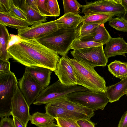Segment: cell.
Returning <instances> with one entry per match:
<instances>
[{
	"mask_svg": "<svg viewBox=\"0 0 127 127\" xmlns=\"http://www.w3.org/2000/svg\"><path fill=\"white\" fill-rule=\"evenodd\" d=\"M123 18L127 22V10H126Z\"/></svg>",
	"mask_w": 127,
	"mask_h": 127,
	"instance_id": "43",
	"label": "cell"
},
{
	"mask_svg": "<svg viewBox=\"0 0 127 127\" xmlns=\"http://www.w3.org/2000/svg\"><path fill=\"white\" fill-rule=\"evenodd\" d=\"M9 9L8 12L13 16L25 20H27L25 14L14 4L13 0H9Z\"/></svg>",
	"mask_w": 127,
	"mask_h": 127,
	"instance_id": "29",
	"label": "cell"
},
{
	"mask_svg": "<svg viewBox=\"0 0 127 127\" xmlns=\"http://www.w3.org/2000/svg\"><path fill=\"white\" fill-rule=\"evenodd\" d=\"M10 38L8 43L7 49L13 45L18 44L24 40V39L18 35L10 34Z\"/></svg>",
	"mask_w": 127,
	"mask_h": 127,
	"instance_id": "36",
	"label": "cell"
},
{
	"mask_svg": "<svg viewBox=\"0 0 127 127\" xmlns=\"http://www.w3.org/2000/svg\"><path fill=\"white\" fill-rule=\"evenodd\" d=\"M38 9L40 14L46 17H52L48 9L47 0H37Z\"/></svg>",
	"mask_w": 127,
	"mask_h": 127,
	"instance_id": "32",
	"label": "cell"
},
{
	"mask_svg": "<svg viewBox=\"0 0 127 127\" xmlns=\"http://www.w3.org/2000/svg\"><path fill=\"white\" fill-rule=\"evenodd\" d=\"M76 122L80 127H95L94 123L89 119L80 120Z\"/></svg>",
	"mask_w": 127,
	"mask_h": 127,
	"instance_id": "38",
	"label": "cell"
},
{
	"mask_svg": "<svg viewBox=\"0 0 127 127\" xmlns=\"http://www.w3.org/2000/svg\"><path fill=\"white\" fill-rule=\"evenodd\" d=\"M77 29H59L50 34L37 40L62 57L67 56L73 42L77 38Z\"/></svg>",
	"mask_w": 127,
	"mask_h": 127,
	"instance_id": "3",
	"label": "cell"
},
{
	"mask_svg": "<svg viewBox=\"0 0 127 127\" xmlns=\"http://www.w3.org/2000/svg\"><path fill=\"white\" fill-rule=\"evenodd\" d=\"M122 3L125 10H127V0H122Z\"/></svg>",
	"mask_w": 127,
	"mask_h": 127,
	"instance_id": "42",
	"label": "cell"
},
{
	"mask_svg": "<svg viewBox=\"0 0 127 127\" xmlns=\"http://www.w3.org/2000/svg\"><path fill=\"white\" fill-rule=\"evenodd\" d=\"M105 45L104 51L108 59L111 57L118 55L126 56L125 54L127 53V43L123 38L111 37Z\"/></svg>",
	"mask_w": 127,
	"mask_h": 127,
	"instance_id": "15",
	"label": "cell"
},
{
	"mask_svg": "<svg viewBox=\"0 0 127 127\" xmlns=\"http://www.w3.org/2000/svg\"><path fill=\"white\" fill-rule=\"evenodd\" d=\"M70 60L74 68L77 85L96 92L106 93L105 81L95 71L94 67L74 59H70Z\"/></svg>",
	"mask_w": 127,
	"mask_h": 127,
	"instance_id": "2",
	"label": "cell"
},
{
	"mask_svg": "<svg viewBox=\"0 0 127 127\" xmlns=\"http://www.w3.org/2000/svg\"><path fill=\"white\" fill-rule=\"evenodd\" d=\"M29 109L30 106L18 86L12 99L11 115L18 119L25 127H27L31 116Z\"/></svg>",
	"mask_w": 127,
	"mask_h": 127,
	"instance_id": "10",
	"label": "cell"
},
{
	"mask_svg": "<svg viewBox=\"0 0 127 127\" xmlns=\"http://www.w3.org/2000/svg\"><path fill=\"white\" fill-rule=\"evenodd\" d=\"M118 127H127V111L122 116Z\"/></svg>",
	"mask_w": 127,
	"mask_h": 127,
	"instance_id": "40",
	"label": "cell"
},
{
	"mask_svg": "<svg viewBox=\"0 0 127 127\" xmlns=\"http://www.w3.org/2000/svg\"><path fill=\"white\" fill-rule=\"evenodd\" d=\"M122 0H100L86 2L81 5V13L85 15L99 13H107L123 18L126 10L122 4Z\"/></svg>",
	"mask_w": 127,
	"mask_h": 127,
	"instance_id": "7",
	"label": "cell"
},
{
	"mask_svg": "<svg viewBox=\"0 0 127 127\" xmlns=\"http://www.w3.org/2000/svg\"><path fill=\"white\" fill-rule=\"evenodd\" d=\"M15 127H25L21 122L13 116H12Z\"/></svg>",
	"mask_w": 127,
	"mask_h": 127,
	"instance_id": "41",
	"label": "cell"
},
{
	"mask_svg": "<svg viewBox=\"0 0 127 127\" xmlns=\"http://www.w3.org/2000/svg\"><path fill=\"white\" fill-rule=\"evenodd\" d=\"M11 58L26 66H40L56 69L60 57L56 52L36 40H24L8 49Z\"/></svg>",
	"mask_w": 127,
	"mask_h": 127,
	"instance_id": "1",
	"label": "cell"
},
{
	"mask_svg": "<svg viewBox=\"0 0 127 127\" xmlns=\"http://www.w3.org/2000/svg\"><path fill=\"white\" fill-rule=\"evenodd\" d=\"M15 4L20 8L26 15L30 26L44 22L47 17L42 15L30 5L29 0H13Z\"/></svg>",
	"mask_w": 127,
	"mask_h": 127,
	"instance_id": "14",
	"label": "cell"
},
{
	"mask_svg": "<svg viewBox=\"0 0 127 127\" xmlns=\"http://www.w3.org/2000/svg\"><path fill=\"white\" fill-rule=\"evenodd\" d=\"M45 107L46 113L54 118L71 119L76 121L90 118L86 115L71 111L63 107L47 104Z\"/></svg>",
	"mask_w": 127,
	"mask_h": 127,
	"instance_id": "13",
	"label": "cell"
},
{
	"mask_svg": "<svg viewBox=\"0 0 127 127\" xmlns=\"http://www.w3.org/2000/svg\"><path fill=\"white\" fill-rule=\"evenodd\" d=\"M103 45L74 50L70 51V54L76 60L92 67H105L108 62L104 53Z\"/></svg>",
	"mask_w": 127,
	"mask_h": 127,
	"instance_id": "8",
	"label": "cell"
},
{
	"mask_svg": "<svg viewBox=\"0 0 127 127\" xmlns=\"http://www.w3.org/2000/svg\"><path fill=\"white\" fill-rule=\"evenodd\" d=\"M82 16L71 13L65 14L55 20L59 29H77L83 21Z\"/></svg>",
	"mask_w": 127,
	"mask_h": 127,
	"instance_id": "20",
	"label": "cell"
},
{
	"mask_svg": "<svg viewBox=\"0 0 127 127\" xmlns=\"http://www.w3.org/2000/svg\"><path fill=\"white\" fill-rule=\"evenodd\" d=\"M10 38L6 26L0 24V59L8 61L11 58L7 49Z\"/></svg>",
	"mask_w": 127,
	"mask_h": 127,
	"instance_id": "22",
	"label": "cell"
},
{
	"mask_svg": "<svg viewBox=\"0 0 127 127\" xmlns=\"http://www.w3.org/2000/svg\"><path fill=\"white\" fill-rule=\"evenodd\" d=\"M19 88L28 105L33 103L43 89L28 73L25 72L19 80Z\"/></svg>",
	"mask_w": 127,
	"mask_h": 127,
	"instance_id": "11",
	"label": "cell"
},
{
	"mask_svg": "<svg viewBox=\"0 0 127 127\" xmlns=\"http://www.w3.org/2000/svg\"><path fill=\"white\" fill-rule=\"evenodd\" d=\"M108 24L116 30L127 32V22L123 18L117 17L112 18Z\"/></svg>",
	"mask_w": 127,
	"mask_h": 127,
	"instance_id": "26",
	"label": "cell"
},
{
	"mask_svg": "<svg viewBox=\"0 0 127 127\" xmlns=\"http://www.w3.org/2000/svg\"><path fill=\"white\" fill-rule=\"evenodd\" d=\"M55 119L60 127H80L77 121L73 119L64 118H56Z\"/></svg>",
	"mask_w": 127,
	"mask_h": 127,
	"instance_id": "31",
	"label": "cell"
},
{
	"mask_svg": "<svg viewBox=\"0 0 127 127\" xmlns=\"http://www.w3.org/2000/svg\"><path fill=\"white\" fill-rule=\"evenodd\" d=\"M14 73L0 75V117H8L11 114L12 99L18 86Z\"/></svg>",
	"mask_w": 127,
	"mask_h": 127,
	"instance_id": "4",
	"label": "cell"
},
{
	"mask_svg": "<svg viewBox=\"0 0 127 127\" xmlns=\"http://www.w3.org/2000/svg\"><path fill=\"white\" fill-rule=\"evenodd\" d=\"M125 95H127V89L125 92Z\"/></svg>",
	"mask_w": 127,
	"mask_h": 127,
	"instance_id": "45",
	"label": "cell"
},
{
	"mask_svg": "<svg viewBox=\"0 0 127 127\" xmlns=\"http://www.w3.org/2000/svg\"><path fill=\"white\" fill-rule=\"evenodd\" d=\"M0 24L18 30L26 28L30 26L27 21L13 16L8 12H0Z\"/></svg>",
	"mask_w": 127,
	"mask_h": 127,
	"instance_id": "21",
	"label": "cell"
},
{
	"mask_svg": "<svg viewBox=\"0 0 127 127\" xmlns=\"http://www.w3.org/2000/svg\"><path fill=\"white\" fill-rule=\"evenodd\" d=\"M77 29V38L83 37L91 33L100 24H98L81 23Z\"/></svg>",
	"mask_w": 127,
	"mask_h": 127,
	"instance_id": "28",
	"label": "cell"
},
{
	"mask_svg": "<svg viewBox=\"0 0 127 127\" xmlns=\"http://www.w3.org/2000/svg\"><path fill=\"white\" fill-rule=\"evenodd\" d=\"M88 90H89L80 85H64L58 80L42 90L33 104L36 105L46 104L70 93Z\"/></svg>",
	"mask_w": 127,
	"mask_h": 127,
	"instance_id": "6",
	"label": "cell"
},
{
	"mask_svg": "<svg viewBox=\"0 0 127 127\" xmlns=\"http://www.w3.org/2000/svg\"><path fill=\"white\" fill-rule=\"evenodd\" d=\"M102 45V44L93 41H83L76 39L73 42L70 49L78 50L100 46Z\"/></svg>",
	"mask_w": 127,
	"mask_h": 127,
	"instance_id": "27",
	"label": "cell"
},
{
	"mask_svg": "<svg viewBox=\"0 0 127 127\" xmlns=\"http://www.w3.org/2000/svg\"><path fill=\"white\" fill-rule=\"evenodd\" d=\"M48 104L61 107L71 111L85 114L90 119L94 115V111L69 100L65 96Z\"/></svg>",
	"mask_w": 127,
	"mask_h": 127,
	"instance_id": "17",
	"label": "cell"
},
{
	"mask_svg": "<svg viewBox=\"0 0 127 127\" xmlns=\"http://www.w3.org/2000/svg\"><path fill=\"white\" fill-rule=\"evenodd\" d=\"M121 62L115 60L108 65V70L114 76L119 78L120 64Z\"/></svg>",
	"mask_w": 127,
	"mask_h": 127,
	"instance_id": "33",
	"label": "cell"
},
{
	"mask_svg": "<svg viewBox=\"0 0 127 127\" xmlns=\"http://www.w3.org/2000/svg\"><path fill=\"white\" fill-rule=\"evenodd\" d=\"M127 77V63L122 62L121 63L120 71L119 77L120 79H122Z\"/></svg>",
	"mask_w": 127,
	"mask_h": 127,
	"instance_id": "37",
	"label": "cell"
},
{
	"mask_svg": "<svg viewBox=\"0 0 127 127\" xmlns=\"http://www.w3.org/2000/svg\"><path fill=\"white\" fill-rule=\"evenodd\" d=\"M54 72L63 85L68 86L77 85L74 68L67 56L60 58Z\"/></svg>",
	"mask_w": 127,
	"mask_h": 127,
	"instance_id": "12",
	"label": "cell"
},
{
	"mask_svg": "<svg viewBox=\"0 0 127 127\" xmlns=\"http://www.w3.org/2000/svg\"><path fill=\"white\" fill-rule=\"evenodd\" d=\"M53 71L51 70L40 66H26L25 72L29 73L40 85L43 89L49 84L51 75Z\"/></svg>",
	"mask_w": 127,
	"mask_h": 127,
	"instance_id": "16",
	"label": "cell"
},
{
	"mask_svg": "<svg viewBox=\"0 0 127 127\" xmlns=\"http://www.w3.org/2000/svg\"><path fill=\"white\" fill-rule=\"evenodd\" d=\"M59 28L55 20L35 24L17 30L18 34L24 40H38L47 36Z\"/></svg>",
	"mask_w": 127,
	"mask_h": 127,
	"instance_id": "9",
	"label": "cell"
},
{
	"mask_svg": "<svg viewBox=\"0 0 127 127\" xmlns=\"http://www.w3.org/2000/svg\"><path fill=\"white\" fill-rule=\"evenodd\" d=\"M0 127H15L13 119L9 117L1 118Z\"/></svg>",
	"mask_w": 127,
	"mask_h": 127,
	"instance_id": "35",
	"label": "cell"
},
{
	"mask_svg": "<svg viewBox=\"0 0 127 127\" xmlns=\"http://www.w3.org/2000/svg\"><path fill=\"white\" fill-rule=\"evenodd\" d=\"M111 37L104 26V24H100L90 33L77 39L83 41H93L106 44Z\"/></svg>",
	"mask_w": 127,
	"mask_h": 127,
	"instance_id": "18",
	"label": "cell"
},
{
	"mask_svg": "<svg viewBox=\"0 0 127 127\" xmlns=\"http://www.w3.org/2000/svg\"><path fill=\"white\" fill-rule=\"evenodd\" d=\"M55 119L45 113L37 112L31 116V124L38 127H52L56 124L54 123Z\"/></svg>",
	"mask_w": 127,
	"mask_h": 127,
	"instance_id": "23",
	"label": "cell"
},
{
	"mask_svg": "<svg viewBox=\"0 0 127 127\" xmlns=\"http://www.w3.org/2000/svg\"><path fill=\"white\" fill-rule=\"evenodd\" d=\"M10 66L8 61L0 59V75L10 72Z\"/></svg>",
	"mask_w": 127,
	"mask_h": 127,
	"instance_id": "34",
	"label": "cell"
},
{
	"mask_svg": "<svg viewBox=\"0 0 127 127\" xmlns=\"http://www.w3.org/2000/svg\"><path fill=\"white\" fill-rule=\"evenodd\" d=\"M9 9V0H0V12H7Z\"/></svg>",
	"mask_w": 127,
	"mask_h": 127,
	"instance_id": "39",
	"label": "cell"
},
{
	"mask_svg": "<svg viewBox=\"0 0 127 127\" xmlns=\"http://www.w3.org/2000/svg\"><path fill=\"white\" fill-rule=\"evenodd\" d=\"M64 14L71 13L79 15L81 5L76 0H63Z\"/></svg>",
	"mask_w": 127,
	"mask_h": 127,
	"instance_id": "25",
	"label": "cell"
},
{
	"mask_svg": "<svg viewBox=\"0 0 127 127\" xmlns=\"http://www.w3.org/2000/svg\"><path fill=\"white\" fill-rule=\"evenodd\" d=\"M47 3L49 11L52 17L59 16L60 9L57 0H47Z\"/></svg>",
	"mask_w": 127,
	"mask_h": 127,
	"instance_id": "30",
	"label": "cell"
},
{
	"mask_svg": "<svg viewBox=\"0 0 127 127\" xmlns=\"http://www.w3.org/2000/svg\"><path fill=\"white\" fill-rule=\"evenodd\" d=\"M127 89V77L118 83L106 87L105 93L110 103L118 100Z\"/></svg>",
	"mask_w": 127,
	"mask_h": 127,
	"instance_id": "19",
	"label": "cell"
},
{
	"mask_svg": "<svg viewBox=\"0 0 127 127\" xmlns=\"http://www.w3.org/2000/svg\"><path fill=\"white\" fill-rule=\"evenodd\" d=\"M65 96L69 100L94 111L103 110L109 102L105 93L90 90L75 92Z\"/></svg>",
	"mask_w": 127,
	"mask_h": 127,
	"instance_id": "5",
	"label": "cell"
},
{
	"mask_svg": "<svg viewBox=\"0 0 127 127\" xmlns=\"http://www.w3.org/2000/svg\"><path fill=\"white\" fill-rule=\"evenodd\" d=\"M52 127H60L57 125H56Z\"/></svg>",
	"mask_w": 127,
	"mask_h": 127,
	"instance_id": "44",
	"label": "cell"
},
{
	"mask_svg": "<svg viewBox=\"0 0 127 127\" xmlns=\"http://www.w3.org/2000/svg\"><path fill=\"white\" fill-rule=\"evenodd\" d=\"M111 14L99 13L87 15L82 16L83 21L82 23H95L101 24L109 21L114 17Z\"/></svg>",
	"mask_w": 127,
	"mask_h": 127,
	"instance_id": "24",
	"label": "cell"
}]
</instances>
